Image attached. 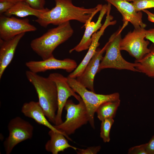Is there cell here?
Listing matches in <instances>:
<instances>
[{
	"label": "cell",
	"mask_w": 154,
	"mask_h": 154,
	"mask_svg": "<svg viewBox=\"0 0 154 154\" xmlns=\"http://www.w3.org/2000/svg\"><path fill=\"white\" fill-rule=\"evenodd\" d=\"M55 2L54 7L35 20L41 27H46L50 24L58 26L72 20L85 24L93 13L102 6L98 4L94 7L88 8L75 5L72 0H55Z\"/></svg>",
	"instance_id": "cell-1"
},
{
	"label": "cell",
	"mask_w": 154,
	"mask_h": 154,
	"mask_svg": "<svg viewBox=\"0 0 154 154\" xmlns=\"http://www.w3.org/2000/svg\"><path fill=\"white\" fill-rule=\"evenodd\" d=\"M25 75L35 89L38 102L46 117L49 121L55 125L58 106L57 90L55 83L48 77L40 76L29 70L26 71Z\"/></svg>",
	"instance_id": "cell-2"
},
{
	"label": "cell",
	"mask_w": 154,
	"mask_h": 154,
	"mask_svg": "<svg viewBox=\"0 0 154 154\" xmlns=\"http://www.w3.org/2000/svg\"><path fill=\"white\" fill-rule=\"evenodd\" d=\"M73 33L70 21L67 22L50 29L40 37L32 40L31 47L42 60H44L53 56V52L55 48L68 40Z\"/></svg>",
	"instance_id": "cell-3"
},
{
	"label": "cell",
	"mask_w": 154,
	"mask_h": 154,
	"mask_svg": "<svg viewBox=\"0 0 154 154\" xmlns=\"http://www.w3.org/2000/svg\"><path fill=\"white\" fill-rule=\"evenodd\" d=\"M127 24L123 23L122 27L110 38L106 49L105 54L100 62L98 72L102 70L108 68L138 72L136 68L137 63L127 61L123 57L121 53L120 44L122 38L121 33Z\"/></svg>",
	"instance_id": "cell-4"
},
{
	"label": "cell",
	"mask_w": 154,
	"mask_h": 154,
	"mask_svg": "<svg viewBox=\"0 0 154 154\" xmlns=\"http://www.w3.org/2000/svg\"><path fill=\"white\" fill-rule=\"evenodd\" d=\"M78 102L76 104L72 100H68L64 108L67 112L65 120L59 125H54L71 141L69 135L89 121V115L85 104L82 99Z\"/></svg>",
	"instance_id": "cell-5"
},
{
	"label": "cell",
	"mask_w": 154,
	"mask_h": 154,
	"mask_svg": "<svg viewBox=\"0 0 154 154\" xmlns=\"http://www.w3.org/2000/svg\"><path fill=\"white\" fill-rule=\"evenodd\" d=\"M68 82L70 87L78 94L83 101L87 109L90 126L95 129L94 114L98 107L103 103L119 99V94L116 92L104 95L97 94L88 90L76 78L67 77Z\"/></svg>",
	"instance_id": "cell-6"
},
{
	"label": "cell",
	"mask_w": 154,
	"mask_h": 154,
	"mask_svg": "<svg viewBox=\"0 0 154 154\" xmlns=\"http://www.w3.org/2000/svg\"><path fill=\"white\" fill-rule=\"evenodd\" d=\"M7 128L9 135L3 142L6 154H10L17 145L31 139L33 135V126L19 116L11 119L8 123Z\"/></svg>",
	"instance_id": "cell-7"
},
{
	"label": "cell",
	"mask_w": 154,
	"mask_h": 154,
	"mask_svg": "<svg viewBox=\"0 0 154 154\" xmlns=\"http://www.w3.org/2000/svg\"><path fill=\"white\" fill-rule=\"evenodd\" d=\"M145 31L141 27L134 28L121 38L120 42V50L128 52L136 61L141 60L150 51L148 48L149 42L145 40Z\"/></svg>",
	"instance_id": "cell-8"
},
{
	"label": "cell",
	"mask_w": 154,
	"mask_h": 154,
	"mask_svg": "<svg viewBox=\"0 0 154 154\" xmlns=\"http://www.w3.org/2000/svg\"><path fill=\"white\" fill-rule=\"evenodd\" d=\"M37 28L31 24L28 18L18 19L2 15L0 17V39H9L22 33L36 31Z\"/></svg>",
	"instance_id": "cell-9"
},
{
	"label": "cell",
	"mask_w": 154,
	"mask_h": 154,
	"mask_svg": "<svg viewBox=\"0 0 154 154\" xmlns=\"http://www.w3.org/2000/svg\"><path fill=\"white\" fill-rule=\"evenodd\" d=\"M48 77L55 83L56 87L58 106L55 125H58L63 122L62 118V111L68 98L73 96L78 101L82 98L70 87L67 77L58 73H51Z\"/></svg>",
	"instance_id": "cell-10"
},
{
	"label": "cell",
	"mask_w": 154,
	"mask_h": 154,
	"mask_svg": "<svg viewBox=\"0 0 154 154\" xmlns=\"http://www.w3.org/2000/svg\"><path fill=\"white\" fill-rule=\"evenodd\" d=\"M107 4L102 5L101 9L93 13L84 24L85 30L81 40L76 46L69 50L71 53L74 51L80 52L88 49L91 43L92 35L100 29L102 25L101 22L107 11Z\"/></svg>",
	"instance_id": "cell-11"
},
{
	"label": "cell",
	"mask_w": 154,
	"mask_h": 154,
	"mask_svg": "<svg viewBox=\"0 0 154 154\" xmlns=\"http://www.w3.org/2000/svg\"><path fill=\"white\" fill-rule=\"evenodd\" d=\"M111 9L110 7L108 8L106 19L104 23L100 30L92 35V42L86 55L80 64L68 77L76 78L82 74L99 45V40L103 35L106 28L109 26L114 25L116 24V21H113V17L110 14Z\"/></svg>",
	"instance_id": "cell-12"
},
{
	"label": "cell",
	"mask_w": 154,
	"mask_h": 154,
	"mask_svg": "<svg viewBox=\"0 0 154 154\" xmlns=\"http://www.w3.org/2000/svg\"><path fill=\"white\" fill-rule=\"evenodd\" d=\"M25 65L29 70L37 73L56 69H63L70 72L78 66L76 62L74 60L65 58L60 60L55 58L54 56L42 60L29 61L26 62Z\"/></svg>",
	"instance_id": "cell-13"
},
{
	"label": "cell",
	"mask_w": 154,
	"mask_h": 154,
	"mask_svg": "<svg viewBox=\"0 0 154 154\" xmlns=\"http://www.w3.org/2000/svg\"><path fill=\"white\" fill-rule=\"evenodd\" d=\"M108 44V41L102 49L97 48L82 74L76 79L82 85L94 92H95L94 86V77L98 72L100 62Z\"/></svg>",
	"instance_id": "cell-14"
},
{
	"label": "cell",
	"mask_w": 154,
	"mask_h": 154,
	"mask_svg": "<svg viewBox=\"0 0 154 154\" xmlns=\"http://www.w3.org/2000/svg\"><path fill=\"white\" fill-rule=\"evenodd\" d=\"M114 6L121 15L123 23L130 22L134 28H145L146 25L142 21V13L137 12L132 3L125 0H104Z\"/></svg>",
	"instance_id": "cell-15"
},
{
	"label": "cell",
	"mask_w": 154,
	"mask_h": 154,
	"mask_svg": "<svg viewBox=\"0 0 154 154\" xmlns=\"http://www.w3.org/2000/svg\"><path fill=\"white\" fill-rule=\"evenodd\" d=\"M25 33L7 40L0 39V79L12 61L18 44Z\"/></svg>",
	"instance_id": "cell-16"
},
{
	"label": "cell",
	"mask_w": 154,
	"mask_h": 154,
	"mask_svg": "<svg viewBox=\"0 0 154 154\" xmlns=\"http://www.w3.org/2000/svg\"><path fill=\"white\" fill-rule=\"evenodd\" d=\"M21 112L26 117L33 119L37 123L45 126L54 131L61 132L47 120L44 110L38 102L31 101L24 103L22 107Z\"/></svg>",
	"instance_id": "cell-17"
},
{
	"label": "cell",
	"mask_w": 154,
	"mask_h": 154,
	"mask_svg": "<svg viewBox=\"0 0 154 154\" xmlns=\"http://www.w3.org/2000/svg\"><path fill=\"white\" fill-rule=\"evenodd\" d=\"M50 139L45 145V150L52 154H58L60 152L71 148L76 151L78 148L70 145L67 138L62 133L50 130L48 132Z\"/></svg>",
	"instance_id": "cell-18"
},
{
	"label": "cell",
	"mask_w": 154,
	"mask_h": 154,
	"mask_svg": "<svg viewBox=\"0 0 154 154\" xmlns=\"http://www.w3.org/2000/svg\"><path fill=\"white\" fill-rule=\"evenodd\" d=\"M49 9L46 8L42 10H38L31 7L25 1L19 2L15 4L10 9L4 13L5 15L11 16L14 15L20 17H24L29 15L40 17Z\"/></svg>",
	"instance_id": "cell-19"
},
{
	"label": "cell",
	"mask_w": 154,
	"mask_h": 154,
	"mask_svg": "<svg viewBox=\"0 0 154 154\" xmlns=\"http://www.w3.org/2000/svg\"><path fill=\"white\" fill-rule=\"evenodd\" d=\"M149 48L150 51L148 53L140 60L135 61L137 64L136 68L138 72L154 78V44L152 45Z\"/></svg>",
	"instance_id": "cell-20"
},
{
	"label": "cell",
	"mask_w": 154,
	"mask_h": 154,
	"mask_svg": "<svg viewBox=\"0 0 154 154\" xmlns=\"http://www.w3.org/2000/svg\"><path fill=\"white\" fill-rule=\"evenodd\" d=\"M119 99L108 101L101 104L97 109L96 112L97 117L101 121L108 118H113L120 105Z\"/></svg>",
	"instance_id": "cell-21"
},
{
	"label": "cell",
	"mask_w": 154,
	"mask_h": 154,
	"mask_svg": "<svg viewBox=\"0 0 154 154\" xmlns=\"http://www.w3.org/2000/svg\"><path fill=\"white\" fill-rule=\"evenodd\" d=\"M114 120L113 118H108L101 121L100 137L105 143L110 141V132Z\"/></svg>",
	"instance_id": "cell-22"
},
{
	"label": "cell",
	"mask_w": 154,
	"mask_h": 154,
	"mask_svg": "<svg viewBox=\"0 0 154 154\" xmlns=\"http://www.w3.org/2000/svg\"><path fill=\"white\" fill-rule=\"evenodd\" d=\"M132 3L137 12L154 8V0H135Z\"/></svg>",
	"instance_id": "cell-23"
},
{
	"label": "cell",
	"mask_w": 154,
	"mask_h": 154,
	"mask_svg": "<svg viewBox=\"0 0 154 154\" xmlns=\"http://www.w3.org/2000/svg\"><path fill=\"white\" fill-rule=\"evenodd\" d=\"M146 143L134 146L128 150L129 154H147L146 150Z\"/></svg>",
	"instance_id": "cell-24"
},
{
	"label": "cell",
	"mask_w": 154,
	"mask_h": 154,
	"mask_svg": "<svg viewBox=\"0 0 154 154\" xmlns=\"http://www.w3.org/2000/svg\"><path fill=\"white\" fill-rule=\"evenodd\" d=\"M100 146L90 147L85 149L78 148L76 151L78 154H96L100 150Z\"/></svg>",
	"instance_id": "cell-25"
},
{
	"label": "cell",
	"mask_w": 154,
	"mask_h": 154,
	"mask_svg": "<svg viewBox=\"0 0 154 154\" xmlns=\"http://www.w3.org/2000/svg\"><path fill=\"white\" fill-rule=\"evenodd\" d=\"M32 8L38 10L44 9L45 0H24Z\"/></svg>",
	"instance_id": "cell-26"
},
{
	"label": "cell",
	"mask_w": 154,
	"mask_h": 154,
	"mask_svg": "<svg viewBox=\"0 0 154 154\" xmlns=\"http://www.w3.org/2000/svg\"><path fill=\"white\" fill-rule=\"evenodd\" d=\"M15 4L9 1H0V14L7 12Z\"/></svg>",
	"instance_id": "cell-27"
},
{
	"label": "cell",
	"mask_w": 154,
	"mask_h": 154,
	"mask_svg": "<svg viewBox=\"0 0 154 154\" xmlns=\"http://www.w3.org/2000/svg\"><path fill=\"white\" fill-rule=\"evenodd\" d=\"M146 144V150L147 154H154V135Z\"/></svg>",
	"instance_id": "cell-28"
},
{
	"label": "cell",
	"mask_w": 154,
	"mask_h": 154,
	"mask_svg": "<svg viewBox=\"0 0 154 154\" xmlns=\"http://www.w3.org/2000/svg\"><path fill=\"white\" fill-rule=\"evenodd\" d=\"M145 38L152 42L154 44V28L145 31Z\"/></svg>",
	"instance_id": "cell-29"
},
{
	"label": "cell",
	"mask_w": 154,
	"mask_h": 154,
	"mask_svg": "<svg viewBox=\"0 0 154 154\" xmlns=\"http://www.w3.org/2000/svg\"><path fill=\"white\" fill-rule=\"evenodd\" d=\"M0 1H4L10 2L16 4L19 2L24 1V0H0Z\"/></svg>",
	"instance_id": "cell-30"
},
{
	"label": "cell",
	"mask_w": 154,
	"mask_h": 154,
	"mask_svg": "<svg viewBox=\"0 0 154 154\" xmlns=\"http://www.w3.org/2000/svg\"><path fill=\"white\" fill-rule=\"evenodd\" d=\"M126 1H128V2H130V1H133L135 0H125Z\"/></svg>",
	"instance_id": "cell-31"
}]
</instances>
